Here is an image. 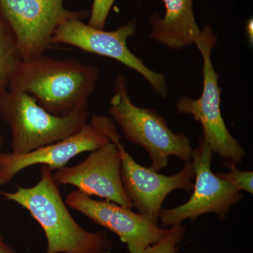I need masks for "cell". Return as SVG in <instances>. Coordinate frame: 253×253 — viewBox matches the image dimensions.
Here are the masks:
<instances>
[{
  "mask_svg": "<svg viewBox=\"0 0 253 253\" xmlns=\"http://www.w3.org/2000/svg\"><path fill=\"white\" fill-rule=\"evenodd\" d=\"M99 74L96 65L43 54L18 63L8 89L31 95L40 106L54 116H68L88 104Z\"/></svg>",
  "mask_w": 253,
  "mask_h": 253,
  "instance_id": "1",
  "label": "cell"
},
{
  "mask_svg": "<svg viewBox=\"0 0 253 253\" xmlns=\"http://www.w3.org/2000/svg\"><path fill=\"white\" fill-rule=\"evenodd\" d=\"M41 174L36 185L0 191V196L22 206L39 223L47 242L46 253H111L113 244L106 232H89L72 217L52 170L42 165Z\"/></svg>",
  "mask_w": 253,
  "mask_h": 253,
  "instance_id": "2",
  "label": "cell"
},
{
  "mask_svg": "<svg viewBox=\"0 0 253 253\" xmlns=\"http://www.w3.org/2000/svg\"><path fill=\"white\" fill-rule=\"evenodd\" d=\"M89 106L64 116L51 114L23 91L9 89L0 96V116L9 126L11 153L30 151L76 134L89 122Z\"/></svg>",
  "mask_w": 253,
  "mask_h": 253,
  "instance_id": "3",
  "label": "cell"
},
{
  "mask_svg": "<svg viewBox=\"0 0 253 253\" xmlns=\"http://www.w3.org/2000/svg\"><path fill=\"white\" fill-rule=\"evenodd\" d=\"M113 91L110 114L128 141L147 151L153 169L159 172L167 167L170 156L180 158L184 163L191 161L193 149L189 138L183 133L173 132L165 118L154 110L133 104L123 75L116 78Z\"/></svg>",
  "mask_w": 253,
  "mask_h": 253,
  "instance_id": "4",
  "label": "cell"
},
{
  "mask_svg": "<svg viewBox=\"0 0 253 253\" xmlns=\"http://www.w3.org/2000/svg\"><path fill=\"white\" fill-rule=\"evenodd\" d=\"M217 38L211 24L201 30V35L195 43L204 60L203 91L201 97L194 99L183 95L179 98L176 109L179 113L189 114L201 123L204 139L213 154L224 160L228 168L236 167L242 162L246 151L228 130L221 116L219 76L213 66L211 54Z\"/></svg>",
  "mask_w": 253,
  "mask_h": 253,
  "instance_id": "5",
  "label": "cell"
},
{
  "mask_svg": "<svg viewBox=\"0 0 253 253\" xmlns=\"http://www.w3.org/2000/svg\"><path fill=\"white\" fill-rule=\"evenodd\" d=\"M106 133L121 154V179L126 196L139 214L159 225L160 212L168 195L176 189H183L186 192L194 189L192 162L184 163L177 174L163 175L134 161L121 142V136L112 121L108 125Z\"/></svg>",
  "mask_w": 253,
  "mask_h": 253,
  "instance_id": "6",
  "label": "cell"
},
{
  "mask_svg": "<svg viewBox=\"0 0 253 253\" xmlns=\"http://www.w3.org/2000/svg\"><path fill=\"white\" fill-rule=\"evenodd\" d=\"M135 33L134 21H129L116 31H105L91 27L81 19L73 18L61 23L55 30L51 44H70L86 52L116 60L139 73L159 96L166 98L168 87L164 75L150 69L128 48V39Z\"/></svg>",
  "mask_w": 253,
  "mask_h": 253,
  "instance_id": "7",
  "label": "cell"
},
{
  "mask_svg": "<svg viewBox=\"0 0 253 253\" xmlns=\"http://www.w3.org/2000/svg\"><path fill=\"white\" fill-rule=\"evenodd\" d=\"M63 0H0V8L18 42L22 61H31L53 48L51 38L61 23L68 20H83L88 11H71Z\"/></svg>",
  "mask_w": 253,
  "mask_h": 253,
  "instance_id": "8",
  "label": "cell"
},
{
  "mask_svg": "<svg viewBox=\"0 0 253 253\" xmlns=\"http://www.w3.org/2000/svg\"><path fill=\"white\" fill-rule=\"evenodd\" d=\"M213 153L204 137L192 150L191 162L196 178L193 194L187 202L171 209H161L159 220L163 226L180 224L186 219L196 220L202 214L213 213L221 220L225 219L231 206L241 201L243 195L211 169Z\"/></svg>",
  "mask_w": 253,
  "mask_h": 253,
  "instance_id": "9",
  "label": "cell"
},
{
  "mask_svg": "<svg viewBox=\"0 0 253 253\" xmlns=\"http://www.w3.org/2000/svg\"><path fill=\"white\" fill-rule=\"evenodd\" d=\"M110 120L104 116H94L76 134L26 154L0 153V186L8 184L18 173L31 166L45 165L51 170H57L78 155L94 151L110 142L106 133Z\"/></svg>",
  "mask_w": 253,
  "mask_h": 253,
  "instance_id": "10",
  "label": "cell"
},
{
  "mask_svg": "<svg viewBox=\"0 0 253 253\" xmlns=\"http://www.w3.org/2000/svg\"><path fill=\"white\" fill-rule=\"evenodd\" d=\"M53 176L59 186H76L88 196H98L129 209L134 208L123 187L121 154L113 141L91 151L79 164L60 168Z\"/></svg>",
  "mask_w": 253,
  "mask_h": 253,
  "instance_id": "11",
  "label": "cell"
},
{
  "mask_svg": "<svg viewBox=\"0 0 253 253\" xmlns=\"http://www.w3.org/2000/svg\"><path fill=\"white\" fill-rule=\"evenodd\" d=\"M66 204L115 233L130 253H142L162 239L167 230L129 208L108 201H96L78 190L67 195Z\"/></svg>",
  "mask_w": 253,
  "mask_h": 253,
  "instance_id": "12",
  "label": "cell"
},
{
  "mask_svg": "<svg viewBox=\"0 0 253 253\" xmlns=\"http://www.w3.org/2000/svg\"><path fill=\"white\" fill-rule=\"evenodd\" d=\"M162 1L166 14L163 18L157 12L150 15V38L173 50L195 44L201 36V30L195 19L194 0Z\"/></svg>",
  "mask_w": 253,
  "mask_h": 253,
  "instance_id": "13",
  "label": "cell"
},
{
  "mask_svg": "<svg viewBox=\"0 0 253 253\" xmlns=\"http://www.w3.org/2000/svg\"><path fill=\"white\" fill-rule=\"evenodd\" d=\"M21 61L17 37L0 8V96L7 90L11 76Z\"/></svg>",
  "mask_w": 253,
  "mask_h": 253,
  "instance_id": "14",
  "label": "cell"
},
{
  "mask_svg": "<svg viewBox=\"0 0 253 253\" xmlns=\"http://www.w3.org/2000/svg\"><path fill=\"white\" fill-rule=\"evenodd\" d=\"M184 234L185 227L182 224L170 226L162 239L149 246L142 253H176L178 251L177 245L184 239Z\"/></svg>",
  "mask_w": 253,
  "mask_h": 253,
  "instance_id": "15",
  "label": "cell"
},
{
  "mask_svg": "<svg viewBox=\"0 0 253 253\" xmlns=\"http://www.w3.org/2000/svg\"><path fill=\"white\" fill-rule=\"evenodd\" d=\"M229 172L217 173V175L224 179L240 191H246L253 194V172L252 171H241L236 167L229 168Z\"/></svg>",
  "mask_w": 253,
  "mask_h": 253,
  "instance_id": "16",
  "label": "cell"
},
{
  "mask_svg": "<svg viewBox=\"0 0 253 253\" xmlns=\"http://www.w3.org/2000/svg\"><path fill=\"white\" fill-rule=\"evenodd\" d=\"M116 0H93L88 25L97 29L104 30L106 20Z\"/></svg>",
  "mask_w": 253,
  "mask_h": 253,
  "instance_id": "17",
  "label": "cell"
},
{
  "mask_svg": "<svg viewBox=\"0 0 253 253\" xmlns=\"http://www.w3.org/2000/svg\"><path fill=\"white\" fill-rule=\"evenodd\" d=\"M0 253H17L13 248L5 242L4 238L0 235Z\"/></svg>",
  "mask_w": 253,
  "mask_h": 253,
  "instance_id": "18",
  "label": "cell"
},
{
  "mask_svg": "<svg viewBox=\"0 0 253 253\" xmlns=\"http://www.w3.org/2000/svg\"><path fill=\"white\" fill-rule=\"evenodd\" d=\"M246 31H247L248 37H249L250 42L253 44V18H249L246 23Z\"/></svg>",
  "mask_w": 253,
  "mask_h": 253,
  "instance_id": "19",
  "label": "cell"
},
{
  "mask_svg": "<svg viewBox=\"0 0 253 253\" xmlns=\"http://www.w3.org/2000/svg\"><path fill=\"white\" fill-rule=\"evenodd\" d=\"M2 147V136L0 134V149Z\"/></svg>",
  "mask_w": 253,
  "mask_h": 253,
  "instance_id": "20",
  "label": "cell"
}]
</instances>
